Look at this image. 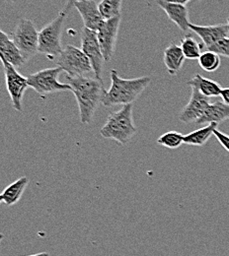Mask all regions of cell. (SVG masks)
<instances>
[{"instance_id":"cell-18","label":"cell","mask_w":229,"mask_h":256,"mask_svg":"<svg viewBox=\"0 0 229 256\" xmlns=\"http://www.w3.org/2000/svg\"><path fill=\"white\" fill-rule=\"evenodd\" d=\"M191 88H196L203 96L207 98L220 96L221 86L218 82L208 78L202 77L200 74H196L193 79L187 83Z\"/></svg>"},{"instance_id":"cell-27","label":"cell","mask_w":229,"mask_h":256,"mask_svg":"<svg viewBox=\"0 0 229 256\" xmlns=\"http://www.w3.org/2000/svg\"><path fill=\"white\" fill-rule=\"evenodd\" d=\"M77 1H79V0H66V5H65V7H64V9H63L62 12H64L65 14L67 15L68 12H69V10L71 9V7H73V6H74V3L77 2Z\"/></svg>"},{"instance_id":"cell-30","label":"cell","mask_w":229,"mask_h":256,"mask_svg":"<svg viewBox=\"0 0 229 256\" xmlns=\"http://www.w3.org/2000/svg\"><path fill=\"white\" fill-rule=\"evenodd\" d=\"M50 256L48 252H40V254H31V256Z\"/></svg>"},{"instance_id":"cell-16","label":"cell","mask_w":229,"mask_h":256,"mask_svg":"<svg viewBox=\"0 0 229 256\" xmlns=\"http://www.w3.org/2000/svg\"><path fill=\"white\" fill-rule=\"evenodd\" d=\"M229 120V106L223 102L217 100L214 102H210L206 108L203 114L196 122L198 124H221L222 122Z\"/></svg>"},{"instance_id":"cell-24","label":"cell","mask_w":229,"mask_h":256,"mask_svg":"<svg viewBox=\"0 0 229 256\" xmlns=\"http://www.w3.org/2000/svg\"><path fill=\"white\" fill-rule=\"evenodd\" d=\"M184 136L185 135L180 132L169 131L164 133L157 139V143L169 149H177L184 144Z\"/></svg>"},{"instance_id":"cell-4","label":"cell","mask_w":229,"mask_h":256,"mask_svg":"<svg viewBox=\"0 0 229 256\" xmlns=\"http://www.w3.org/2000/svg\"><path fill=\"white\" fill-rule=\"evenodd\" d=\"M66 16L64 12H61L56 19L39 32V52L54 62L64 50L62 46V32Z\"/></svg>"},{"instance_id":"cell-29","label":"cell","mask_w":229,"mask_h":256,"mask_svg":"<svg viewBox=\"0 0 229 256\" xmlns=\"http://www.w3.org/2000/svg\"><path fill=\"white\" fill-rule=\"evenodd\" d=\"M169 2H173V3H177V4H182V5H186L187 3H189L191 0H166Z\"/></svg>"},{"instance_id":"cell-23","label":"cell","mask_w":229,"mask_h":256,"mask_svg":"<svg viewBox=\"0 0 229 256\" xmlns=\"http://www.w3.org/2000/svg\"><path fill=\"white\" fill-rule=\"evenodd\" d=\"M197 60L200 68L206 72H213L217 70L221 64L220 56L208 50L201 54Z\"/></svg>"},{"instance_id":"cell-21","label":"cell","mask_w":229,"mask_h":256,"mask_svg":"<svg viewBox=\"0 0 229 256\" xmlns=\"http://www.w3.org/2000/svg\"><path fill=\"white\" fill-rule=\"evenodd\" d=\"M181 48L186 58L198 60L201 54V46L196 42L193 36H187L181 40Z\"/></svg>"},{"instance_id":"cell-36","label":"cell","mask_w":229,"mask_h":256,"mask_svg":"<svg viewBox=\"0 0 229 256\" xmlns=\"http://www.w3.org/2000/svg\"></svg>"},{"instance_id":"cell-34","label":"cell","mask_w":229,"mask_h":256,"mask_svg":"<svg viewBox=\"0 0 229 256\" xmlns=\"http://www.w3.org/2000/svg\"><path fill=\"white\" fill-rule=\"evenodd\" d=\"M226 24H227V25H228V29H229V17H228V18H227V23H226Z\"/></svg>"},{"instance_id":"cell-13","label":"cell","mask_w":229,"mask_h":256,"mask_svg":"<svg viewBox=\"0 0 229 256\" xmlns=\"http://www.w3.org/2000/svg\"><path fill=\"white\" fill-rule=\"evenodd\" d=\"M158 6L167 14L169 19L177 25L182 32L190 30L189 10L186 5L169 2L166 0H157Z\"/></svg>"},{"instance_id":"cell-5","label":"cell","mask_w":229,"mask_h":256,"mask_svg":"<svg viewBox=\"0 0 229 256\" xmlns=\"http://www.w3.org/2000/svg\"><path fill=\"white\" fill-rule=\"evenodd\" d=\"M64 70L61 67L46 68L30 74L28 79L29 87L42 96L54 93L71 91V87L67 83L59 81V76Z\"/></svg>"},{"instance_id":"cell-3","label":"cell","mask_w":229,"mask_h":256,"mask_svg":"<svg viewBox=\"0 0 229 256\" xmlns=\"http://www.w3.org/2000/svg\"><path fill=\"white\" fill-rule=\"evenodd\" d=\"M132 116V104H126L117 112H111L100 134L105 139L115 140L121 145H127L136 134Z\"/></svg>"},{"instance_id":"cell-1","label":"cell","mask_w":229,"mask_h":256,"mask_svg":"<svg viewBox=\"0 0 229 256\" xmlns=\"http://www.w3.org/2000/svg\"><path fill=\"white\" fill-rule=\"evenodd\" d=\"M66 81L76 98L81 122L84 124H91L105 93L103 80L96 77H70L66 75Z\"/></svg>"},{"instance_id":"cell-22","label":"cell","mask_w":229,"mask_h":256,"mask_svg":"<svg viewBox=\"0 0 229 256\" xmlns=\"http://www.w3.org/2000/svg\"><path fill=\"white\" fill-rule=\"evenodd\" d=\"M122 4L123 0H101L99 3L100 12L105 20L122 16Z\"/></svg>"},{"instance_id":"cell-32","label":"cell","mask_w":229,"mask_h":256,"mask_svg":"<svg viewBox=\"0 0 229 256\" xmlns=\"http://www.w3.org/2000/svg\"><path fill=\"white\" fill-rule=\"evenodd\" d=\"M3 238H4V236L2 234H0V242L3 240Z\"/></svg>"},{"instance_id":"cell-6","label":"cell","mask_w":229,"mask_h":256,"mask_svg":"<svg viewBox=\"0 0 229 256\" xmlns=\"http://www.w3.org/2000/svg\"><path fill=\"white\" fill-rule=\"evenodd\" d=\"M12 36L15 46L26 62L39 52V32L31 20L21 19Z\"/></svg>"},{"instance_id":"cell-17","label":"cell","mask_w":229,"mask_h":256,"mask_svg":"<svg viewBox=\"0 0 229 256\" xmlns=\"http://www.w3.org/2000/svg\"><path fill=\"white\" fill-rule=\"evenodd\" d=\"M185 60L186 58L181 46L176 44H171L164 50V64L168 73L172 76L176 75L182 69Z\"/></svg>"},{"instance_id":"cell-26","label":"cell","mask_w":229,"mask_h":256,"mask_svg":"<svg viewBox=\"0 0 229 256\" xmlns=\"http://www.w3.org/2000/svg\"><path fill=\"white\" fill-rule=\"evenodd\" d=\"M213 135L214 137L217 139V141L220 143V145L229 152V135L221 132L220 130L218 129H215L214 132H213Z\"/></svg>"},{"instance_id":"cell-20","label":"cell","mask_w":229,"mask_h":256,"mask_svg":"<svg viewBox=\"0 0 229 256\" xmlns=\"http://www.w3.org/2000/svg\"><path fill=\"white\" fill-rule=\"evenodd\" d=\"M217 124H210L203 128H198L195 131L184 136V144L192 146H203L209 138L213 135L215 129H217Z\"/></svg>"},{"instance_id":"cell-11","label":"cell","mask_w":229,"mask_h":256,"mask_svg":"<svg viewBox=\"0 0 229 256\" xmlns=\"http://www.w3.org/2000/svg\"><path fill=\"white\" fill-rule=\"evenodd\" d=\"M209 104V98L203 96L196 88H192L189 102L180 112L179 120L184 124L196 122L203 114Z\"/></svg>"},{"instance_id":"cell-33","label":"cell","mask_w":229,"mask_h":256,"mask_svg":"<svg viewBox=\"0 0 229 256\" xmlns=\"http://www.w3.org/2000/svg\"><path fill=\"white\" fill-rule=\"evenodd\" d=\"M3 202V200H2V196H1V194H0V203H2Z\"/></svg>"},{"instance_id":"cell-7","label":"cell","mask_w":229,"mask_h":256,"mask_svg":"<svg viewBox=\"0 0 229 256\" xmlns=\"http://www.w3.org/2000/svg\"><path fill=\"white\" fill-rule=\"evenodd\" d=\"M55 64L70 77L85 76V74L93 71L90 60L82 50L71 44L66 46L61 56L55 60Z\"/></svg>"},{"instance_id":"cell-12","label":"cell","mask_w":229,"mask_h":256,"mask_svg":"<svg viewBox=\"0 0 229 256\" xmlns=\"http://www.w3.org/2000/svg\"><path fill=\"white\" fill-rule=\"evenodd\" d=\"M73 7L79 12L84 28L97 32L105 21L100 12L98 3L94 0H79L74 3Z\"/></svg>"},{"instance_id":"cell-15","label":"cell","mask_w":229,"mask_h":256,"mask_svg":"<svg viewBox=\"0 0 229 256\" xmlns=\"http://www.w3.org/2000/svg\"><path fill=\"white\" fill-rule=\"evenodd\" d=\"M0 62H6L15 68L23 66L27 62L15 46L13 40L8 34L0 30Z\"/></svg>"},{"instance_id":"cell-31","label":"cell","mask_w":229,"mask_h":256,"mask_svg":"<svg viewBox=\"0 0 229 256\" xmlns=\"http://www.w3.org/2000/svg\"><path fill=\"white\" fill-rule=\"evenodd\" d=\"M8 4H11V5H13V4H16L19 0H5Z\"/></svg>"},{"instance_id":"cell-25","label":"cell","mask_w":229,"mask_h":256,"mask_svg":"<svg viewBox=\"0 0 229 256\" xmlns=\"http://www.w3.org/2000/svg\"><path fill=\"white\" fill-rule=\"evenodd\" d=\"M207 50L215 52L218 56H225L229 58V38H224L219 40L214 44L207 48Z\"/></svg>"},{"instance_id":"cell-35","label":"cell","mask_w":229,"mask_h":256,"mask_svg":"<svg viewBox=\"0 0 229 256\" xmlns=\"http://www.w3.org/2000/svg\"><path fill=\"white\" fill-rule=\"evenodd\" d=\"M41 2H45V1H48V0H40Z\"/></svg>"},{"instance_id":"cell-14","label":"cell","mask_w":229,"mask_h":256,"mask_svg":"<svg viewBox=\"0 0 229 256\" xmlns=\"http://www.w3.org/2000/svg\"><path fill=\"white\" fill-rule=\"evenodd\" d=\"M190 30L196 32L201 38L203 44L207 48L214 44L221 38H229L228 25L226 23L210 25V26H200L190 24Z\"/></svg>"},{"instance_id":"cell-10","label":"cell","mask_w":229,"mask_h":256,"mask_svg":"<svg viewBox=\"0 0 229 256\" xmlns=\"http://www.w3.org/2000/svg\"><path fill=\"white\" fill-rule=\"evenodd\" d=\"M121 21L122 16L105 20L101 28L97 31L99 44L101 46L105 62H110L114 54Z\"/></svg>"},{"instance_id":"cell-28","label":"cell","mask_w":229,"mask_h":256,"mask_svg":"<svg viewBox=\"0 0 229 256\" xmlns=\"http://www.w3.org/2000/svg\"><path fill=\"white\" fill-rule=\"evenodd\" d=\"M220 96L222 98V102L229 106V88H222Z\"/></svg>"},{"instance_id":"cell-8","label":"cell","mask_w":229,"mask_h":256,"mask_svg":"<svg viewBox=\"0 0 229 256\" xmlns=\"http://www.w3.org/2000/svg\"><path fill=\"white\" fill-rule=\"evenodd\" d=\"M4 69L5 74V82H6V89L11 98L12 106L15 110L23 112V96L29 87L28 79L22 76L17 69L6 62H1Z\"/></svg>"},{"instance_id":"cell-2","label":"cell","mask_w":229,"mask_h":256,"mask_svg":"<svg viewBox=\"0 0 229 256\" xmlns=\"http://www.w3.org/2000/svg\"><path fill=\"white\" fill-rule=\"evenodd\" d=\"M110 75V89L105 90L102 98V104L106 108L117 104H132L151 82V78L148 76L124 79L120 77L118 71L115 69L111 70Z\"/></svg>"},{"instance_id":"cell-9","label":"cell","mask_w":229,"mask_h":256,"mask_svg":"<svg viewBox=\"0 0 229 256\" xmlns=\"http://www.w3.org/2000/svg\"><path fill=\"white\" fill-rule=\"evenodd\" d=\"M81 50L90 60L95 77L102 80L104 56L99 44L97 32L83 28L81 32Z\"/></svg>"},{"instance_id":"cell-19","label":"cell","mask_w":229,"mask_h":256,"mask_svg":"<svg viewBox=\"0 0 229 256\" xmlns=\"http://www.w3.org/2000/svg\"><path fill=\"white\" fill-rule=\"evenodd\" d=\"M28 184H29V180L26 176H22L17 180H15L14 182H12L11 184H9L1 193L3 202L8 206H12L16 204L22 197Z\"/></svg>"}]
</instances>
